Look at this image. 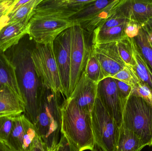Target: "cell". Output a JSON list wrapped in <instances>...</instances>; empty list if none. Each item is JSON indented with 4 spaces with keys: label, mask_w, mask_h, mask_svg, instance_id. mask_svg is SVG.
Segmentation results:
<instances>
[{
    "label": "cell",
    "mask_w": 152,
    "mask_h": 151,
    "mask_svg": "<svg viewBox=\"0 0 152 151\" xmlns=\"http://www.w3.org/2000/svg\"><path fill=\"white\" fill-rule=\"evenodd\" d=\"M24 38L4 53L15 67L19 87L25 104L24 114L35 125L38 116L42 85L31 57V47Z\"/></svg>",
    "instance_id": "1"
},
{
    "label": "cell",
    "mask_w": 152,
    "mask_h": 151,
    "mask_svg": "<svg viewBox=\"0 0 152 151\" xmlns=\"http://www.w3.org/2000/svg\"><path fill=\"white\" fill-rule=\"evenodd\" d=\"M61 113V135L65 136L78 151L94 150L95 144L91 113L82 110L69 97L62 103Z\"/></svg>",
    "instance_id": "2"
},
{
    "label": "cell",
    "mask_w": 152,
    "mask_h": 151,
    "mask_svg": "<svg viewBox=\"0 0 152 151\" xmlns=\"http://www.w3.org/2000/svg\"><path fill=\"white\" fill-rule=\"evenodd\" d=\"M60 94L42 87L36 123L34 125L47 151H53L61 136V113Z\"/></svg>",
    "instance_id": "3"
},
{
    "label": "cell",
    "mask_w": 152,
    "mask_h": 151,
    "mask_svg": "<svg viewBox=\"0 0 152 151\" xmlns=\"http://www.w3.org/2000/svg\"><path fill=\"white\" fill-rule=\"evenodd\" d=\"M121 126L133 131L146 146H151L152 106L142 98L131 94L123 107Z\"/></svg>",
    "instance_id": "4"
},
{
    "label": "cell",
    "mask_w": 152,
    "mask_h": 151,
    "mask_svg": "<svg viewBox=\"0 0 152 151\" xmlns=\"http://www.w3.org/2000/svg\"><path fill=\"white\" fill-rule=\"evenodd\" d=\"M31 57L37 74L43 86L63 95L61 79L53 51V43H35L31 48Z\"/></svg>",
    "instance_id": "5"
},
{
    "label": "cell",
    "mask_w": 152,
    "mask_h": 151,
    "mask_svg": "<svg viewBox=\"0 0 152 151\" xmlns=\"http://www.w3.org/2000/svg\"><path fill=\"white\" fill-rule=\"evenodd\" d=\"M91 115L95 145L100 151H114L119 128L97 97Z\"/></svg>",
    "instance_id": "6"
},
{
    "label": "cell",
    "mask_w": 152,
    "mask_h": 151,
    "mask_svg": "<svg viewBox=\"0 0 152 151\" xmlns=\"http://www.w3.org/2000/svg\"><path fill=\"white\" fill-rule=\"evenodd\" d=\"M75 25L69 20L33 15L28 24V35L35 43H52L61 33Z\"/></svg>",
    "instance_id": "7"
},
{
    "label": "cell",
    "mask_w": 152,
    "mask_h": 151,
    "mask_svg": "<svg viewBox=\"0 0 152 151\" xmlns=\"http://www.w3.org/2000/svg\"><path fill=\"white\" fill-rule=\"evenodd\" d=\"M71 28L70 96L84 70L88 50L83 28L79 24H75Z\"/></svg>",
    "instance_id": "8"
},
{
    "label": "cell",
    "mask_w": 152,
    "mask_h": 151,
    "mask_svg": "<svg viewBox=\"0 0 152 151\" xmlns=\"http://www.w3.org/2000/svg\"><path fill=\"white\" fill-rule=\"evenodd\" d=\"M71 27L62 32L53 42V51L58 68L63 95L70 97V64H71Z\"/></svg>",
    "instance_id": "9"
},
{
    "label": "cell",
    "mask_w": 152,
    "mask_h": 151,
    "mask_svg": "<svg viewBox=\"0 0 152 151\" xmlns=\"http://www.w3.org/2000/svg\"><path fill=\"white\" fill-rule=\"evenodd\" d=\"M94 0H45L42 1L34 15L69 20Z\"/></svg>",
    "instance_id": "10"
},
{
    "label": "cell",
    "mask_w": 152,
    "mask_h": 151,
    "mask_svg": "<svg viewBox=\"0 0 152 151\" xmlns=\"http://www.w3.org/2000/svg\"><path fill=\"white\" fill-rule=\"evenodd\" d=\"M96 97L120 128L122 122L123 105L113 78H106L98 82Z\"/></svg>",
    "instance_id": "11"
},
{
    "label": "cell",
    "mask_w": 152,
    "mask_h": 151,
    "mask_svg": "<svg viewBox=\"0 0 152 151\" xmlns=\"http://www.w3.org/2000/svg\"><path fill=\"white\" fill-rule=\"evenodd\" d=\"M91 48L100 63L104 79L112 78L126 65L119 53L117 42L92 44Z\"/></svg>",
    "instance_id": "12"
},
{
    "label": "cell",
    "mask_w": 152,
    "mask_h": 151,
    "mask_svg": "<svg viewBox=\"0 0 152 151\" xmlns=\"http://www.w3.org/2000/svg\"><path fill=\"white\" fill-rule=\"evenodd\" d=\"M115 13L143 25L152 18V0H120Z\"/></svg>",
    "instance_id": "13"
},
{
    "label": "cell",
    "mask_w": 152,
    "mask_h": 151,
    "mask_svg": "<svg viewBox=\"0 0 152 151\" xmlns=\"http://www.w3.org/2000/svg\"><path fill=\"white\" fill-rule=\"evenodd\" d=\"M97 84L89 79L83 70L70 97L82 110L91 113L96 98Z\"/></svg>",
    "instance_id": "14"
},
{
    "label": "cell",
    "mask_w": 152,
    "mask_h": 151,
    "mask_svg": "<svg viewBox=\"0 0 152 151\" xmlns=\"http://www.w3.org/2000/svg\"><path fill=\"white\" fill-rule=\"evenodd\" d=\"M28 24L10 22L0 28V51L5 52L28 35Z\"/></svg>",
    "instance_id": "15"
},
{
    "label": "cell",
    "mask_w": 152,
    "mask_h": 151,
    "mask_svg": "<svg viewBox=\"0 0 152 151\" xmlns=\"http://www.w3.org/2000/svg\"><path fill=\"white\" fill-rule=\"evenodd\" d=\"M23 99L9 87L0 89V116H17L24 114Z\"/></svg>",
    "instance_id": "16"
},
{
    "label": "cell",
    "mask_w": 152,
    "mask_h": 151,
    "mask_svg": "<svg viewBox=\"0 0 152 151\" xmlns=\"http://www.w3.org/2000/svg\"><path fill=\"white\" fill-rule=\"evenodd\" d=\"M33 125L24 114L15 117L12 130L5 143L11 151H23L24 140Z\"/></svg>",
    "instance_id": "17"
},
{
    "label": "cell",
    "mask_w": 152,
    "mask_h": 151,
    "mask_svg": "<svg viewBox=\"0 0 152 151\" xmlns=\"http://www.w3.org/2000/svg\"><path fill=\"white\" fill-rule=\"evenodd\" d=\"M4 86L11 89L22 98L17 81L15 67L5 53L0 51V89Z\"/></svg>",
    "instance_id": "18"
},
{
    "label": "cell",
    "mask_w": 152,
    "mask_h": 151,
    "mask_svg": "<svg viewBox=\"0 0 152 151\" xmlns=\"http://www.w3.org/2000/svg\"><path fill=\"white\" fill-rule=\"evenodd\" d=\"M146 144L133 131L121 126L119 135L114 151H141Z\"/></svg>",
    "instance_id": "19"
},
{
    "label": "cell",
    "mask_w": 152,
    "mask_h": 151,
    "mask_svg": "<svg viewBox=\"0 0 152 151\" xmlns=\"http://www.w3.org/2000/svg\"><path fill=\"white\" fill-rule=\"evenodd\" d=\"M120 1V0H113L109 5L98 12L94 16L79 25L84 31H87L89 33H93L94 30L113 16Z\"/></svg>",
    "instance_id": "20"
},
{
    "label": "cell",
    "mask_w": 152,
    "mask_h": 151,
    "mask_svg": "<svg viewBox=\"0 0 152 151\" xmlns=\"http://www.w3.org/2000/svg\"><path fill=\"white\" fill-rule=\"evenodd\" d=\"M42 0H29L17 10L4 17L6 23L21 22L28 24L35 10Z\"/></svg>",
    "instance_id": "21"
},
{
    "label": "cell",
    "mask_w": 152,
    "mask_h": 151,
    "mask_svg": "<svg viewBox=\"0 0 152 151\" xmlns=\"http://www.w3.org/2000/svg\"><path fill=\"white\" fill-rule=\"evenodd\" d=\"M126 23L109 29L94 31L93 33L92 44L118 41L126 35L125 27Z\"/></svg>",
    "instance_id": "22"
},
{
    "label": "cell",
    "mask_w": 152,
    "mask_h": 151,
    "mask_svg": "<svg viewBox=\"0 0 152 151\" xmlns=\"http://www.w3.org/2000/svg\"><path fill=\"white\" fill-rule=\"evenodd\" d=\"M113 0H94L69 18L75 24L83 23L109 5Z\"/></svg>",
    "instance_id": "23"
},
{
    "label": "cell",
    "mask_w": 152,
    "mask_h": 151,
    "mask_svg": "<svg viewBox=\"0 0 152 151\" xmlns=\"http://www.w3.org/2000/svg\"><path fill=\"white\" fill-rule=\"evenodd\" d=\"M133 57L134 60V67L137 75L142 82H145L152 88V68L145 59L137 43Z\"/></svg>",
    "instance_id": "24"
},
{
    "label": "cell",
    "mask_w": 152,
    "mask_h": 151,
    "mask_svg": "<svg viewBox=\"0 0 152 151\" xmlns=\"http://www.w3.org/2000/svg\"><path fill=\"white\" fill-rule=\"evenodd\" d=\"M84 72L89 79L96 83L104 79L100 63L91 47L88 48Z\"/></svg>",
    "instance_id": "25"
},
{
    "label": "cell",
    "mask_w": 152,
    "mask_h": 151,
    "mask_svg": "<svg viewBox=\"0 0 152 151\" xmlns=\"http://www.w3.org/2000/svg\"><path fill=\"white\" fill-rule=\"evenodd\" d=\"M136 43L134 38H130L125 35L117 42L119 53L126 64L134 66V52Z\"/></svg>",
    "instance_id": "26"
},
{
    "label": "cell",
    "mask_w": 152,
    "mask_h": 151,
    "mask_svg": "<svg viewBox=\"0 0 152 151\" xmlns=\"http://www.w3.org/2000/svg\"><path fill=\"white\" fill-rule=\"evenodd\" d=\"M112 78L123 82L134 88L142 81L134 66L128 64H126L122 70L117 73Z\"/></svg>",
    "instance_id": "27"
},
{
    "label": "cell",
    "mask_w": 152,
    "mask_h": 151,
    "mask_svg": "<svg viewBox=\"0 0 152 151\" xmlns=\"http://www.w3.org/2000/svg\"><path fill=\"white\" fill-rule=\"evenodd\" d=\"M144 58L152 69V43L142 27L138 36L134 38Z\"/></svg>",
    "instance_id": "28"
},
{
    "label": "cell",
    "mask_w": 152,
    "mask_h": 151,
    "mask_svg": "<svg viewBox=\"0 0 152 151\" xmlns=\"http://www.w3.org/2000/svg\"><path fill=\"white\" fill-rule=\"evenodd\" d=\"M16 116H0V142L5 143L13 127Z\"/></svg>",
    "instance_id": "29"
},
{
    "label": "cell",
    "mask_w": 152,
    "mask_h": 151,
    "mask_svg": "<svg viewBox=\"0 0 152 151\" xmlns=\"http://www.w3.org/2000/svg\"><path fill=\"white\" fill-rule=\"evenodd\" d=\"M132 94L142 98L152 106V88L145 82L141 81L135 86Z\"/></svg>",
    "instance_id": "30"
},
{
    "label": "cell",
    "mask_w": 152,
    "mask_h": 151,
    "mask_svg": "<svg viewBox=\"0 0 152 151\" xmlns=\"http://www.w3.org/2000/svg\"><path fill=\"white\" fill-rule=\"evenodd\" d=\"M129 21V20L118 15L115 12L113 16L110 18L108 20L102 25L99 26L94 31H100V30L112 28V27H115L123 25V24H126V23H127Z\"/></svg>",
    "instance_id": "31"
},
{
    "label": "cell",
    "mask_w": 152,
    "mask_h": 151,
    "mask_svg": "<svg viewBox=\"0 0 152 151\" xmlns=\"http://www.w3.org/2000/svg\"><path fill=\"white\" fill-rule=\"evenodd\" d=\"M114 79L117 84L118 92L123 105V109L126 102L132 94L134 87L123 82L116 79Z\"/></svg>",
    "instance_id": "32"
},
{
    "label": "cell",
    "mask_w": 152,
    "mask_h": 151,
    "mask_svg": "<svg viewBox=\"0 0 152 151\" xmlns=\"http://www.w3.org/2000/svg\"><path fill=\"white\" fill-rule=\"evenodd\" d=\"M142 27V25L134 21L129 20L125 26V35L129 38H135L139 35Z\"/></svg>",
    "instance_id": "33"
},
{
    "label": "cell",
    "mask_w": 152,
    "mask_h": 151,
    "mask_svg": "<svg viewBox=\"0 0 152 151\" xmlns=\"http://www.w3.org/2000/svg\"><path fill=\"white\" fill-rule=\"evenodd\" d=\"M54 151H78L73 144L63 135H61L59 142Z\"/></svg>",
    "instance_id": "34"
},
{
    "label": "cell",
    "mask_w": 152,
    "mask_h": 151,
    "mask_svg": "<svg viewBox=\"0 0 152 151\" xmlns=\"http://www.w3.org/2000/svg\"><path fill=\"white\" fill-rule=\"evenodd\" d=\"M15 0H0V17L7 16Z\"/></svg>",
    "instance_id": "35"
},
{
    "label": "cell",
    "mask_w": 152,
    "mask_h": 151,
    "mask_svg": "<svg viewBox=\"0 0 152 151\" xmlns=\"http://www.w3.org/2000/svg\"><path fill=\"white\" fill-rule=\"evenodd\" d=\"M142 27L145 32L147 37L150 41L152 43V27L148 24H143L142 25Z\"/></svg>",
    "instance_id": "36"
},
{
    "label": "cell",
    "mask_w": 152,
    "mask_h": 151,
    "mask_svg": "<svg viewBox=\"0 0 152 151\" xmlns=\"http://www.w3.org/2000/svg\"><path fill=\"white\" fill-rule=\"evenodd\" d=\"M31 151H47V150L42 139H40L32 148Z\"/></svg>",
    "instance_id": "37"
},
{
    "label": "cell",
    "mask_w": 152,
    "mask_h": 151,
    "mask_svg": "<svg viewBox=\"0 0 152 151\" xmlns=\"http://www.w3.org/2000/svg\"><path fill=\"white\" fill-rule=\"evenodd\" d=\"M0 151H11L4 143L0 142Z\"/></svg>",
    "instance_id": "38"
},
{
    "label": "cell",
    "mask_w": 152,
    "mask_h": 151,
    "mask_svg": "<svg viewBox=\"0 0 152 151\" xmlns=\"http://www.w3.org/2000/svg\"><path fill=\"white\" fill-rule=\"evenodd\" d=\"M146 24H148V25H150L151 27H152V18H151L148 21H147Z\"/></svg>",
    "instance_id": "39"
},
{
    "label": "cell",
    "mask_w": 152,
    "mask_h": 151,
    "mask_svg": "<svg viewBox=\"0 0 152 151\" xmlns=\"http://www.w3.org/2000/svg\"><path fill=\"white\" fill-rule=\"evenodd\" d=\"M3 17L0 20V28L1 27V26L3 25Z\"/></svg>",
    "instance_id": "40"
},
{
    "label": "cell",
    "mask_w": 152,
    "mask_h": 151,
    "mask_svg": "<svg viewBox=\"0 0 152 151\" xmlns=\"http://www.w3.org/2000/svg\"><path fill=\"white\" fill-rule=\"evenodd\" d=\"M93 151H96V150H93Z\"/></svg>",
    "instance_id": "41"
},
{
    "label": "cell",
    "mask_w": 152,
    "mask_h": 151,
    "mask_svg": "<svg viewBox=\"0 0 152 151\" xmlns=\"http://www.w3.org/2000/svg\"><path fill=\"white\" fill-rule=\"evenodd\" d=\"M2 17H1V18L0 17V20H1V18H2Z\"/></svg>",
    "instance_id": "42"
},
{
    "label": "cell",
    "mask_w": 152,
    "mask_h": 151,
    "mask_svg": "<svg viewBox=\"0 0 152 151\" xmlns=\"http://www.w3.org/2000/svg\"></svg>",
    "instance_id": "43"
},
{
    "label": "cell",
    "mask_w": 152,
    "mask_h": 151,
    "mask_svg": "<svg viewBox=\"0 0 152 151\" xmlns=\"http://www.w3.org/2000/svg\"></svg>",
    "instance_id": "44"
}]
</instances>
